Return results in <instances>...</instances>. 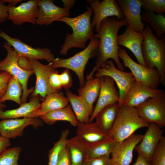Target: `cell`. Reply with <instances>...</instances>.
<instances>
[{
	"label": "cell",
	"mask_w": 165,
	"mask_h": 165,
	"mask_svg": "<svg viewBox=\"0 0 165 165\" xmlns=\"http://www.w3.org/2000/svg\"><path fill=\"white\" fill-rule=\"evenodd\" d=\"M66 95L78 121L80 123L89 122L94 108L91 107L83 98L73 94L69 90H67Z\"/></svg>",
	"instance_id": "cell-23"
},
{
	"label": "cell",
	"mask_w": 165,
	"mask_h": 165,
	"mask_svg": "<svg viewBox=\"0 0 165 165\" xmlns=\"http://www.w3.org/2000/svg\"><path fill=\"white\" fill-rule=\"evenodd\" d=\"M89 144L77 135L68 139L66 147L70 153L71 165H82L83 163Z\"/></svg>",
	"instance_id": "cell-24"
},
{
	"label": "cell",
	"mask_w": 165,
	"mask_h": 165,
	"mask_svg": "<svg viewBox=\"0 0 165 165\" xmlns=\"http://www.w3.org/2000/svg\"><path fill=\"white\" fill-rule=\"evenodd\" d=\"M99 45V40L94 35L84 50L68 58H55L51 62L52 66L55 69L64 68L73 71L78 76L80 87H82L85 83L84 73L86 66L90 59L96 57Z\"/></svg>",
	"instance_id": "cell-5"
},
{
	"label": "cell",
	"mask_w": 165,
	"mask_h": 165,
	"mask_svg": "<svg viewBox=\"0 0 165 165\" xmlns=\"http://www.w3.org/2000/svg\"><path fill=\"white\" fill-rule=\"evenodd\" d=\"M46 124L52 125L58 121H62L69 122L73 126L76 127L79 122L73 111L71 106H66L49 112L40 116Z\"/></svg>",
	"instance_id": "cell-27"
},
{
	"label": "cell",
	"mask_w": 165,
	"mask_h": 165,
	"mask_svg": "<svg viewBox=\"0 0 165 165\" xmlns=\"http://www.w3.org/2000/svg\"><path fill=\"white\" fill-rule=\"evenodd\" d=\"M0 37L14 48L18 56H24L28 59L45 60L49 63L52 62L55 59L51 50L47 48H34L18 38L10 37L2 30H0Z\"/></svg>",
	"instance_id": "cell-11"
},
{
	"label": "cell",
	"mask_w": 165,
	"mask_h": 165,
	"mask_svg": "<svg viewBox=\"0 0 165 165\" xmlns=\"http://www.w3.org/2000/svg\"><path fill=\"white\" fill-rule=\"evenodd\" d=\"M6 107V106L5 104L0 101V110H3V109L5 108Z\"/></svg>",
	"instance_id": "cell-48"
},
{
	"label": "cell",
	"mask_w": 165,
	"mask_h": 165,
	"mask_svg": "<svg viewBox=\"0 0 165 165\" xmlns=\"http://www.w3.org/2000/svg\"><path fill=\"white\" fill-rule=\"evenodd\" d=\"M76 127V135L89 143L95 142L108 137L95 122L86 123L79 122Z\"/></svg>",
	"instance_id": "cell-25"
},
{
	"label": "cell",
	"mask_w": 165,
	"mask_h": 165,
	"mask_svg": "<svg viewBox=\"0 0 165 165\" xmlns=\"http://www.w3.org/2000/svg\"><path fill=\"white\" fill-rule=\"evenodd\" d=\"M129 27L134 31L143 33L145 24L141 19V0H117Z\"/></svg>",
	"instance_id": "cell-20"
},
{
	"label": "cell",
	"mask_w": 165,
	"mask_h": 165,
	"mask_svg": "<svg viewBox=\"0 0 165 165\" xmlns=\"http://www.w3.org/2000/svg\"><path fill=\"white\" fill-rule=\"evenodd\" d=\"M69 103L68 97L62 92L50 94L46 96L38 108L29 115L27 118H39L49 112L64 108Z\"/></svg>",
	"instance_id": "cell-22"
},
{
	"label": "cell",
	"mask_w": 165,
	"mask_h": 165,
	"mask_svg": "<svg viewBox=\"0 0 165 165\" xmlns=\"http://www.w3.org/2000/svg\"><path fill=\"white\" fill-rule=\"evenodd\" d=\"M164 91L151 89L135 80L126 94L122 105L135 108L148 99L159 95Z\"/></svg>",
	"instance_id": "cell-19"
},
{
	"label": "cell",
	"mask_w": 165,
	"mask_h": 165,
	"mask_svg": "<svg viewBox=\"0 0 165 165\" xmlns=\"http://www.w3.org/2000/svg\"><path fill=\"white\" fill-rule=\"evenodd\" d=\"M59 74L58 71L55 70L49 76L48 85L53 93L59 92L62 88Z\"/></svg>",
	"instance_id": "cell-37"
},
{
	"label": "cell",
	"mask_w": 165,
	"mask_h": 165,
	"mask_svg": "<svg viewBox=\"0 0 165 165\" xmlns=\"http://www.w3.org/2000/svg\"><path fill=\"white\" fill-rule=\"evenodd\" d=\"M29 125L36 129L43 125V122L39 118L3 119L0 121V136L9 139L22 136L24 129Z\"/></svg>",
	"instance_id": "cell-12"
},
{
	"label": "cell",
	"mask_w": 165,
	"mask_h": 165,
	"mask_svg": "<svg viewBox=\"0 0 165 165\" xmlns=\"http://www.w3.org/2000/svg\"><path fill=\"white\" fill-rule=\"evenodd\" d=\"M56 165H71L70 153L66 146L61 152Z\"/></svg>",
	"instance_id": "cell-41"
},
{
	"label": "cell",
	"mask_w": 165,
	"mask_h": 165,
	"mask_svg": "<svg viewBox=\"0 0 165 165\" xmlns=\"http://www.w3.org/2000/svg\"><path fill=\"white\" fill-rule=\"evenodd\" d=\"M22 90L23 88L21 84L16 78L12 76L5 94L0 98V101L3 103L6 101L10 100L21 105H22L21 101Z\"/></svg>",
	"instance_id": "cell-32"
},
{
	"label": "cell",
	"mask_w": 165,
	"mask_h": 165,
	"mask_svg": "<svg viewBox=\"0 0 165 165\" xmlns=\"http://www.w3.org/2000/svg\"><path fill=\"white\" fill-rule=\"evenodd\" d=\"M69 134L68 129L63 130L59 140L54 143L52 148L49 150L48 165H56L61 152L66 146Z\"/></svg>",
	"instance_id": "cell-33"
},
{
	"label": "cell",
	"mask_w": 165,
	"mask_h": 165,
	"mask_svg": "<svg viewBox=\"0 0 165 165\" xmlns=\"http://www.w3.org/2000/svg\"><path fill=\"white\" fill-rule=\"evenodd\" d=\"M100 88V78H93L86 80L84 86L78 89V95L94 108L93 104L98 98Z\"/></svg>",
	"instance_id": "cell-30"
},
{
	"label": "cell",
	"mask_w": 165,
	"mask_h": 165,
	"mask_svg": "<svg viewBox=\"0 0 165 165\" xmlns=\"http://www.w3.org/2000/svg\"><path fill=\"white\" fill-rule=\"evenodd\" d=\"M125 67L129 68L137 80L153 89H157L161 83L159 73L156 68H149L134 61L126 50L120 48L118 52Z\"/></svg>",
	"instance_id": "cell-7"
},
{
	"label": "cell",
	"mask_w": 165,
	"mask_h": 165,
	"mask_svg": "<svg viewBox=\"0 0 165 165\" xmlns=\"http://www.w3.org/2000/svg\"><path fill=\"white\" fill-rule=\"evenodd\" d=\"M37 1L30 0L17 6L8 5V19L17 25L25 22L35 24L38 10Z\"/></svg>",
	"instance_id": "cell-15"
},
{
	"label": "cell",
	"mask_w": 165,
	"mask_h": 165,
	"mask_svg": "<svg viewBox=\"0 0 165 165\" xmlns=\"http://www.w3.org/2000/svg\"><path fill=\"white\" fill-rule=\"evenodd\" d=\"M148 128L141 141L135 147L134 150L150 163L152 156L163 136L164 131L153 123H150Z\"/></svg>",
	"instance_id": "cell-17"
},
{
	"label": "cell",
	"mask_w": 165,
	"mask_h": 165,
	"mask_svg": "<svg viewBox=\"0 0 165 165\" xmlns=\"http://www.w3.org/2000/svg\"><path fill=\"white\" fill-rule=\"evenodd\" d=\"M149 125L140 117L135 108L122 105L119 106L114 123L107 134L119 142L129 138L138 129L148 127Z\"/></svg>",
	"instance_id": "cell-4"
},
{
	"label": "cell",
	"mask_w": 165,
	"mask_h": 165,
	"mask_svg": "<svg viewBox=\"0 0 165 165\" xmlns=\"http://www.w3.org/2000/svg\"><path fill=\"white\" fill-rule=\"evenodd\" d=\"M143 33L137 32L127 25L125 31L117 36V42L129 50L134 54L138 63L146 66L141 52V45L144 40Z\"/></svg>",
	"instance_id": "cell-21"
},
{
	"label": "cell",
	"mask_w": 165,
	"mask_h": 165,
	"mask_svg": "<svg viewBox=\"0 0 165 165\" xmlns=\"http://www.w3.org/2000/svg\"><path fill=\"white\" fill-rule=\"evenodd\" d=\"M133 165H150V164L142 155L138 154L136 160Z\"/></svg>",
	"instance_id": "cell-45"
},
{
	"label": "cell",
	"mask_w": 165,
	"mask_h": 165,
	"mask_svg": "<svg viewBox=\"0 0 165 165\" xmlns=\"http://www.w3.org/2000/svg\"><path fill=\"white\" fill-rule=\"evenodd\" d=\"M142 21L149 24L155 32V36L160 38L165 34V16L164 14H156L143 12L141 14Z\"/></svg>",
	"instance_id": "cell-31"
},
{
	"label": "cell",
	"mask_w": 165,
	"mask_h": 165,
	"mask_svg": "<svg viewBox=\"0 0 165 165\" xmlns=\"http://www.w3.org/2000/svg\"><path fill=\"white\" fill-rule=\"evenodd\" d=\"M52 0H38L36 23L39 25L48 26L64 17H69L70 12L55 5Z\"/></svg>",
	"instance_id": "cell-16"
},
{
	"label": "cell",
	"mask_w": 165,
	"mask_h": 165,
	"mask_svg": "<svg viewBox=\"0 0 165 165\" xmlns=\"http://www.w3.org/2000/svg\"><path fill=\"white\" fill-rule=\"evenodd\" d=\"M91 6L94 13L91 22L97 33L99 31L103 20L106 18L116 17L119 20L125 18L124 15L116 1L115 0H88L86 1Z\"/></svg>",
	"instance_id": "cell-10"
},
{
	"label": "cell",
	"mask_w": 165,
	"mask_h": 165,
	"mask_svg": "<svg viewBox=\"0 0 165 165\" xmlns=\"http://www.w3.org/2000/svg\"><path fill=\"white\" fill-rule=\"evenodd\" d=\"M140 117L162 128L165 126V92L150 98L135 107Z\"/></svg>",
	"instance_id": "cell-9"
},
{
	"label": "cell",
	"mask_w": 165,
	"mask_h": 165,
	"mask_svg": "<svg viewBox=\"0 0 165 165\" xmlns=\"http://www.w3.org/2000/svg\"><path fill=\"white\" fill-rule=\"evenodd\" d=\"M62 88L68 90L70 88L73 83V80L70 70L66 68L62 73L59 74Z\"/></svg>",
	"instance_id": "cell-39"
},
{
	"label": "cell",
	"mask_w": 165,
	"mask_h": 165,
	"mask_svg": "<svg viewBox=\"0 0 165 165\" xmlns=\"http://www.w3.org/2000/svg\"><path fill=\"white\" fill-rule=\"evenodd\" d=\"M86 9L85 12L75 17H65L58 20L67 24L72 31V34H66L64 42L59 52L60 54L66 55L72 48H85L87 41L94 36L90 21L93 12L88 6Z\"/></svg>",
	"instance_id": "cell-2"
},
{
	"label": "cell",
	"mask_w": 165,
	"mask_h": 165,
	"mask_svg": "<svg viewBox=\"0 0 165 165\" xmlns=\"http://www.w3.org/2000/svg\"><path fill=\"white\" fill-rule=\"evenodd\" d=\"M150 165H165V137L163 136L151 157Z\"/></svg>",
	"instance_id": "cell-36"
},
{
	"label": "cell",
	"mask_w": 165,
	"mask_h": 165,
	"mask_svg": "<svg viewBox=\"0 0 165 165\" xmlns=\"http://www.w3.org/2000/svg\"><path fill=\"white\" fill-rule=\"evenodd\" d=\"M95 72V78L108 76L114 80L119 89V106L121 105L127 91L136 80L132 73L117 68L112 60L106 61L96 69Z\"/></svg>",
	"instance_id": "cell-8"
},
{
	"label": "cell",
	"mask_w": 165,
	"mask_h": 165,
	"mask_svg": "<svg viewBox=\"0 0 165 165\" xmlns=\"http://www.w3.org/2000/svg\"><path fill=\"white\" fill-rule=\"evenodd\" d=\"M128 25L125 18L119 20L116 17L112 16L103 20L99 31L94 35L99 40L95 65L90 72L87 75V79L93 78L96 69L109 59L114 61L118 69L124 71V66L120 62L119 57L120 47L117 38L119 30L122 27Z\"/></svg>",
	"instance_id": "cell-1"
},
{
	"label": "cell",
	"mask_w": 165,
	"mask_h": 165,
	"mask_svg": "<svg viewBox=\"0 0 165 165\" xmlns=\"http://www.w3.org/2000/svg\"><path fill=\"white\" fill-rule=\"evenodd\" d=\"M3 47L6 50L7 55L5 59L0 61V72L4 71L9 73L16 78L21 84L23 88L21 97L22 104L26 102L28 97L34 90L35 88L33 87L28 89L27 86L28 79L34 72L25 71L19 66L18 54L7 42L4 43Z\"/></svg>",
	"instance_id": "cell-6"
},
{
	"label": "cell",
	"mask_w": 165,
	"mask_h": 165,
	"mask_svg": "<svg viewBox=\"0 0 165 165\" xmlns=\"http://www.w3.org/2000/svg\"><path fill=\"white\" fill-rule=\"evenodd\" d=\"M143 135L134 134L116 145L111 153L112 165H130L135 147L140 143Z\"/></svg>",
	"instance_id": "cell-14"
},
{
	"label": "cell",
	"mask_w": 165,
	"mask_h": 165,
	"mask_svg": "<svg viewBox=\"0 0 165 165\" xmlns=\"http://www.w3.org/2000/svg\"><path fill=\"white\" fill-rule=\"evenodd\" d=\"M143 34L144 38L141 52L147 67L156 68L160 76L161 83L165 86V36L160 38L154 35L149 26L145 24Z\"/></svg>",
	"instance_id": "cell-3"
},
{
	"label": "cell",
	"mask_w": 165,
	"mask_h": 165,
	"mask_svg": "<svg viewBox=\"0 0 165 165\" xmlns=\"http://www.w3.org/2000/svg\"><path fill=\"white\" fill-rule=\"evenodd\" d=\"M100 88L97 101L90 118L89 122H93L97 114L105 107L119 101V91L115 86V81L110 77L100 78Z\"/></svg>",
	"instance_id": "cell-13"
},
{
	"label": "cell",
	"mask_w": 165,
	"mask_h": 165,
	"mask_svg": "<svg viewBox=\"0 0 165 165\" xmlns=\"http://www.w3.org/2000/svg\"><path fill=\"white\" fill-rule=\"evenodd\" d=\"M40 104L38 96L32 97L28 102L22 104L17 108L5 111L0 110V119L27 118L29 115L38 108Z\"/></svg>",
	"instance_id": "cell-26"
},
{
	"label": "cell",
	"mask_w": 165,
	"mask_h": 165,
	"mask_svg": "<svg viewBox=\"0 0 165 165\" xmlns=\"http://www.w3.org/2000/svg\"><path fill=\"white\" fill-rule=\"evenodd\" d=\"M21 150L19 146L7 148L0 154V165H20L18 160Z\"/></svg>",
	"instance_id": "cell-34"
},
{
	"label": "cell",
	"mask_w": 165,
	"mask_h": 165,
	"mask_svg": "<svg viewBox=\"0 0 165 165\" xmlns=\"http://www.w3.org/2000/svg\"><path fill=\"white\" fill-rule=\"evenodd\" d=\"M11 76L12 75L7 72L3 71L0 72V98L5 94Z\"/></svg>",
	"instance_id": "cell-40"
},
{
	"label": "cell",
	"mask_w": 165,
	"mask_h": 165,
	"mask_svg": "<svg viewBox=\"0 0 165 165\" xmlns=\"http://www.w3.org/2000/svg\"><path fill=\"white\" fill-rule=\"evenodd\" d=\"M141 2L145 12L162 14L165 12V0H141Z\"/></svg>",
	"instance_id": "cell-35"
},
{
	"label": "cell",
	"mask_w": 165,
	"mask_h": 165,
	"mask_svg": "<svg viewBox=\"0 0 165 165\" xmlns=\"http://www.w3.org/2000/svg\"><path fill=\"white\" fill-rule=\"evenodd\" d=\"M64 9L70 10L74 5L75 1V0H62Z\"/></svg>",
	"instance_id": "cell-46"
},
{
	"label": "cell",
	"mask_w": 165,
	"mask_h": 165,
	"mask_svg": "<svg viewBox=\"0 0 165 165\" xmlns=\"http://www.w3.org/2000/svg\"><path fill=\"white\" fill-rule=\"evenodd\" d=\"M86 165H112L110 156H104L97 158H86L84 161Z\"/></svg>",
	"instance_id": "cell-38"
},
{
	"label": "cell",
	"mask_w": 165,
	"mask_h": 165,
	"mask_svg": "<svg viewBox=\"0 0 165 165\" xmlns=\"http://www.w3.org/2000/svg\"><path fill=\"white\" fill-rule=\"evenodd\" d=\"M119 107L118 103L108 105L101 110L95 117V122L102 130L106 134L113 125Z\"/></svg>",
	"instance_id": "cell-28"
},
{
	"label": "cell",
	"mask_w": 165,
	"mask_h": 165,
	"mask_svg": "<svg viewBox=\"0 0 165 165\" xmlns=\"http://www.w3.org/2000/svg\"><path fill=\"white\" fill-rule=\"evenodd\" d=\"M117 143L108 137L97 142L89 143L86 152V159L110 156Z\"/></svg>",
	"instance_id": "cell-29"
},
{
	"label": "cell",
	"mask_w": 165,
	"mask_h": 165,
	"mask_svg": "<svg viewBox=\"0 0 165 165\" xmlns=\"http://www.w3.org/2000/svg\"><path fill=\"white\" fill-rule=\"evenodd\" d=\"M8 18L7 6L0 2V23H3Z\"/></svg>",
	"instance_id": "cell-43"
},
{
	"label": "cell",
	"mask_w": 165,
	"mask_h": 165,
	"mask_svg": "<svg viewBox=\"0 0 165 165\" xmlns=\"http://www.w3.org/2000/svg\"><path fill=\"white\" fill-rule=\"evenodd\" d=\"M22 1L21 0H1L0 2L4 3L7 2L9 3V5L15 6L17 3Z\"/></svg>",
	"instance_id": "cell-47"
},
{
	"label": "cell",
	"mask_w": 165,
	"mask_h": 165,
	"mask_svg": "<svg viewBox=\"0 0 165 165\" xmlns=\"http://www.w3.org/2000/svg\"><path fill=\"white\" fill-rule=\"evenodd\" d=\"M82 165H86L85 162L83 163Z\"/></svg>",
	"instance_id": "cell-49"
},
{
	"label": "cell",
	"mask_w": 165,
	"mask_h": 165,
	"mask_svg": "<svg viewBox=\"0 0 165 165\" xmlns=\"http://www.w3.org/2000/svg\"><path fill=\"white\" fill-rule=\"evenodd\" d=\"M17 63L19 66L23 70L29 72H33L31 62L26 57L18 56Z\"/></svg>",
	"instance_id": "cell-42"
},
{
	"label": "cell",
	"mask_w": 165,
	"mask_h": 165,
	"mask_svg": "<svg viewBox=\"0 0 165 165\" xmlns=\"http://www.w3.org/2000/svg\"><path fill=\"white\" fill-rule=\"evenodd\" d=\"M28 60L36 77V84L31 97L39 96L44 100L46 95L53 93L49 86L48 79L50 75L55 69L52 67L51 63L44 64L38 60Z\"/></svg>",
	"instance_id": "cell-18"
},
{
	"label": "cell",
	"mask_w": 165,
	"mask_h": 165,
	"mask_svg": "<svg viewBox=\"0 0 165 165\" xmlns=\"http://www.w3.org/2000/svg\"><path fill=\"white\" fill-rule=\"evenodd\" d=\"M11 145L9 139L0 136V154L3 152Z\"/></svg>",
	"instance_id": "cell-44"
}]
</instances>
